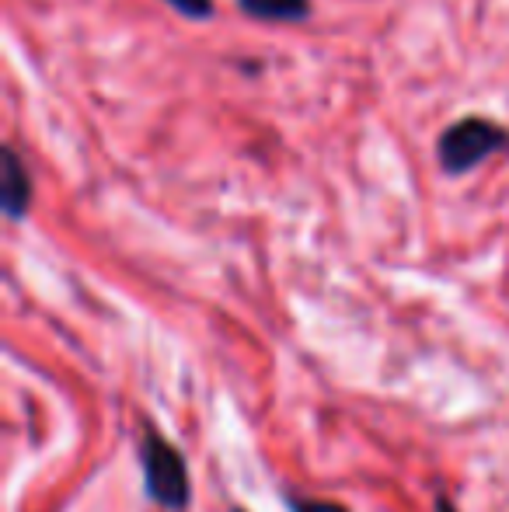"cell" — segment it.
Instances as JSON below:
<instances>
[{"instance_id":"ba28073f","label":"cell","mask_w":509,"mask_h":512,"mask_svg":"<svg viewBox=\"0 0 509 512\" xmlns=\"http://www.w3.org/2000/svg\"><path fill=\"white\" fill-rule=\"evenodd\" d=\"M234 512H241V509H234Z\"/></svg>"},{"instance_id":"52a82bcc","label":"cell","mask_w":509,"mask_h":512,"mask_svg":"<svg viewBox=\"0 0 509 512\" xmlns=\"http://www.w3.org/2000/svg\"><path fill=\"white\" fill-rule=\"evenodd\" d=\"M436 512H457L454 502L447 499V495H436Z\"/></svg>"},{"instance_id":"3957f363","label":"cell","mask_w":509,"mask_h":512,"mask_svg":"<svg viewBox=\"0 0 509 512\" xmlns=\"http://www.w3.org/2000/svg\"><path fill=\"white\" fill-rule=\"evenodd\" d=\"M0 206H4L7 220H21L32 206V178H28L25 164H21L18 150L4 147V182H0Z\"/></svg>"},{"instance_id":"277c9868","label":"cell","mask_w":509,"mask_h":512,"mask_svg":"<svg viewBox=\"0 0 509 512\" xmlns=\"http://www.w3.org/2000/svg\"><path fill=\"white\" fill-rule=\"evenodd\" d=\"M241 11L262 21H304L311 14V0H238Z\"/></svg>"},{"instance_id":"6da1fadb","label":"cell","mask_w":509,"mask_h":512,"mask_svg":"<svg viewBox=\"0 0 509 512\" xmlns=\"http://www.w3.org/2000/svg\"><path fill=\"white\" fill-rule=\"evenodd\" d=\"M140 464H143V488L147 499L157 506L182 512L192 502V485H189V467L178 446H171L168 439H161L157 432H147L140 443Z\"/></svg>"},{"instance_id":"8992f818","label":"cell","mask_w":509,"mask_h":512,"mask_svg":"<svg viewBox=\"0 0 509 512\" xmlns=\"http://www.w3.org/2000/svg\"><path fill=\"white\" fill-rule=\"evenodd\" d=\"M171 7H175L178 14H185V18H196V21H203V18H210L213 14V0H168Z\"/></svg>"},{"instance_id":"7a4b0ae2","label":"cell","mask_w":509,"mask_h":512,"mask_svg":"<svg viewBox=\"0 0 509 512\" xmlns=\"http://www.w3.org/2000/svg\"><path fill=\"white\" fill-rule=\"evenodd\" d=\"M509 147V133L503 126L489 119H461L440 136V168L447 175H464V171L478 168L485 157L499 154Z\"/></svg>"},{"instance_id":"5b68a950","label":"cell","mask_w":509,"mask_h":512,"mask_svg":"<svg viewBox=\"0 0 509 512\" xmlns=\"http://www.w3.org/2000/svg\"><path fill=\"white\" fill-rule=\"evenodd\" d=\"M286 506H290V512H349L346 506H339V502H325V499H297V495H290V499H286Z\"/></svg>"}]
</instances>
